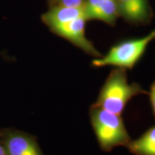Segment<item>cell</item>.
Instances as JSON below:
<instances>
[{"instance_id": "obj_6", "label": "cell", "mask_w": 155, "mask_h": 155, "mask_svg": "<svg viewBox=\"0 0 155 155\" xmlns=\"http://www.w3.org/2000/svg\"><path fill=\"white\" fill-rule=\"evenodd\" d=\"M80 17H85L86 19L83 5L79 7L57 5L45 14L42 17V19L52 30L59 25Z\"/></svg>"}, {"instance_id": "obj_8", "label": "cell", "mask_w": 155, "mask_h": 155, "mask_svg": "<svg viewBox=\"0 0 155 155\" xmlns=\"http://www.w3.org/2000/svg\"><path fill=\"white\" fill-rule=\"evenodd\" d=\"M127 147L135 155H155V125L149 128L139 138L131 140Z\"/></svg>"}, {"instance_id": "obj_5", "label": "cell", "mask_w": 155, "mask_h": 155, "mask_svg": "<svg viewBox=\"0 0 155 155\" xmlns=\"http://www.w3.org/2000/svg\"><path fill=\"white\" fill-rule=\"evenodd\" d=\"M6 155H44L33 136L17 130H7L2 134Z\"/></svg>"}, {"instance_id": "obj_2", "label": "cell", "mask_w": 155, "mask_h": 155, "mask_svg": "<svg viewBox=\"0 0 155 155\" xmlns=\"http://www.w3.org/2000/svg\"><path fill=\"white\" fill-rule=\"evenodd\" d=\"M93 130L101 150L111 152L119 146H125L131 140L121 116L110 112L94 104L89 109Z\"/></svg>"}, {"instance_id": "obj_9", "label": "cell", "mask_w": 155, "mask_h": 155, "mask_svg": "<svg viewBox=\"0 0 155 155\" xmlns=\"http://www.w3.org/2000/svg\"><path fill=\"white\" fill-rule=\"evenodd\" d=\"M119 16L117 0H102L90 19H98L109 25H114Z\"/></svg>"}, {"instance_id": "obj_1", "label": "cell", "mask_w": 155, "mask_h": 155, "mask_svg": "<svg viewBox=\"0 0 155 155\" xmlns=\"http://www.w3.org/2000/svg\"><path fill=\"white\" fill-rule=\"evenodd\" d=\"M126 71L116 68L109 73L100 89L95 105L121 115L134 97L148 94L139 83H129Z\"/></svg>"}, {"instance_id": "obj_11", "label": "cell", "mask_w": 155, "mask_h": 155, "mask_svg": "<svg viewBox=\"0 0 155 155\" xmlns=\"http://www.w3.org/2000/svg\"><path fill=\"white\" fill-rule=\"evenodd\" d=\"M147 94H149V96H150L151 108H152L153 116H154L155 119V81L151 85L150 91Z\"/></svg>"}, {"instance_id": "obj_10", "label": "cell", "mask_w": 155, "mask_h": 155, "mask_svg": "<svg viewBox=\"0 0 155 155\" xmlns=\"http://www.w3.org/2000/svg\"><path fill=\"white\" fill-rule=\"evenodd\" d=\"M58 5L68 6V7H79L83 5V0H55Z\"/></svg>"}, {"instance_id": "obj_12", "label": "cell", "mask_w": 155, "mask_h": 155, "mask_svg": "<svg viewBox=\"0 0 155 155\" xmlns=\"http://www.w3.org/2000/svg\"><path fill=\"white\" fill-rule=\"evenodd\" d=\"M0 155H6L5 147H4L2 140L1 134H0Z\"/></svg>"}, {"instance_id": "obj_7", "label": "cell", "mask_w": 155, "mask_h": 155, "mask_svg": "<svg viewBox=\"0 0 155 155\" xmlns=\"http://www.w3.org/2000/svg\"><path fill=\"white\" fill-rule=\"evenodd\" d=\"M119 15L129 22L145 23L151 17L147 0H117Z\"/></svg>"}, {"instance_id": "obj_4", "label": "cell", "mask_w": 155, "mask_h": 155, "mask_svg": "<svg viewBox=\"0 0 155 155\" xmlns=\"http://www.w3.org/2000/svg\"><path fill=\"white\" fill-rule=\"evenodd\" d=\"M86 20L85 17H80L59 25L53 29L52 31L58 35L66 39L88 55L96 58H100L102 56L101 54H100L92 42L86 37L85 25Z\"/></svg>"}, {"instance_id": "obj_3", "label": "cell", "mask_w": 155, "mask_h": 155, "mask_svg": "<svg viewBox=\"0 0 155 155\" xmlns=\"http://www.w3.org/2000/svg\"><path fill=\"white\" fill-rule=\"evenodd\" d=\"M154 40L155 28L143 38L127 40L114 45L105 55L93 60L92 66H114L124 70L133 69L144 54L149 44Z\"/></svg>"}]
</instances>
